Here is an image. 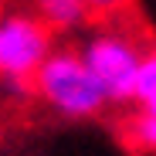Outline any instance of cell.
I'll return each mask as SVG.
<instances>
[{"mask_svg": "<svg viewBox=\"0 0 156 156\" xmlns=\"http://www.w3.org/2000/svg\"><path fill=\"white\" fill-rule=\"evenodd\" d=\"M129 4H133V0H85L92 20H115Z\"/></svg>", "mask_w": 156, "mask_h": 156, "instance_id": "7", "label": "cell"}, {"mask_svg": "<svg viewBox=\"0 0 156 156\" xmlns=\"http://www.w3.org/2000/svg\"><path fill=\"white\" fill-rule=\"evenodd\" d=\"M51 48H55V31L34 10L0 14V85L7 95H31V75Z\"/></svg>", "mask_w": 156, "mask_h": 156, "instance_id": "2", "label": "cell"}, {"mask_svg": "<svg viewBox=\"0 0 156 156\" xmlns=\"http://www.w3.org/2000/svg\"><path fill=\"white\" fill-rule=\"evenodd\" d=\"M31 95H37L44 105L71 122L98 119L112 102L98 78L82 61V51L75 48H51L37 71L31 75Z\"/></svg>", "mask_w": 156, "mask_h": 156, "instance_id": "1", "label": "cell"}, {"mask_svg": "<svg viewBox=\"0 0 156 156\" xmlns=\"http://www.w3.org/2000/svg\"><path fill=\"white\" fill-rule=\"evenodd\" d=\"M55 34H68V31H82L85 24L92 20L85 0H37L34 10Z\"/></svg>", "mask_w": 156, "mask_h": 156, "instance_id": "4", "label": "cell"}, {"mask_svg": "<svg viewBox=\"0 0 156 156\" xmlns=\"http://www.w3.org/2000/svg\"><path fill=\"white\" fill-rule=\"evenodd\" d=\"M146 48L126 31H102L92 34L82 48V61L105 88L109 102L115 105H133V82Z\"/></svg>", "mask_w": 156, "mask_h": 156, "instance_id": "3", "label": "cell"}, {"mask_svg": "<svg viewBox=\"0 0 156 156\" xmlns=\"http://www.w3.org/2000/svg\"><path fill=\"white\" fill-rule=\"evenodd\" d=\"M133 105L156 109V55L149 48H146L139 71H136V82H133Z\"/></svg>", "mask_w": 156, "mask_h": 156, "instance_id": "6", "label": "cell"}, {"mask_svg": "<svg viewBox=\"0 0 156 156\" xmlns=\"http://www.w3.org/2000/svg\"><path fill=\"white\" fill-rule=\"evenodd\" d=\"M122 139L133 153H153L156 149V109L136 105V112H129L122 126Z\"/></svg>", "mask_w": 156, "mask_h": 156, "instance_id": "5", "label": "cell"}]
</instances>
